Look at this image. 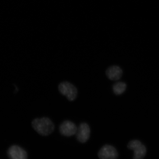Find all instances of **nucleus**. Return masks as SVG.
<instances>
[{"instance_id":"obj_8","label":"nucleus","mask_w":159,"mask_h":159,"mask_svg":"<svg viewBox=\"0 0 159 159\" xmlns=\"http://www.w3.org/2000/svg\"><path fill=\"white\" fill-rule=\"evenodd\" d=\"M106 76L112 80H119L122 75V69L117 66H111L106 71Z\"/></svg>"},{"instance_id":"obj_6","label":"nucleus","mask_w":159,"mask_h":159,"mask_svg":"<svg viewBox=\"0 0 159 159\" xmlns=\"http://www.w3.org/2000/svg\"><path fill=\"white\" fill-rule=\"evenodd\" d=\"M76 136L77 140L81 143L87 142L90 135V129L87 123L83 122L80 125L77 129Z\"/></svg>"},{"instance_id":"obj_1","label":"nucleus","mask_w":159,"mask_h":159,"mask_svg":"<svg viewBox=\"0 0 159 159\" xmlns=\"http://www.w3.org/2000/svg\"><path fill=\"white\" fill-rule=\"evenodd\" d=\"M31 125L38 133L43 136L49 135L54 131V123L47 117L34 119Z\"/></svg>"},{"instance_id":"obj_9","label":"nucleus","mask_w":159,"mask_h":159,"mask_svg":"<svg viewBox=\"0 0 159 159\" xmlns=\"http://www.w3.org/2000/svg\"><path fill=\"white\" fill-rule=\"evenodd\" d=\"M126 89V84L123 82H119L113 86V90L114 93L116 95H121L124 93Z\"/></svg>"},{"instance_id":"obj_2","label":"nucleus","mask_w":159,"mask_h":159,"mask_svg":"<svg viewBox=\"0 0 159 159\" xmlns=\"http://www.w3.org/2000/svg\"><path fill=\"white\" fill-rule=\"evenodd\" d=\"M58 90L60 93L66 96L70 101H74L77 98V89L70 83L67 81L61 83L58 85Z\"/></svg>"},{"instance_id":"obj_7","label":"nucleus","mask_w":159,"mask_h":159,"mask_svg":"<svg viewBox=\"0 0 159 159\" xmlns=\"http://www.w3.org/2000/svg\"><path fill=\"white\" fill-rule=\"evenodd\" d=\"M10 159H28L27 152L18 145H12L8 151Z\"/></svg>"},{"instance_id":"obj_3","label":"nucleus","mask_w":159,"mask_h":159,"mask_svg":"<svg viewBox=\"0 0 159 159\" xmlns=\"http://www.w3.org/2000/svg\"><path fill=\"white\" fill-rule=\"evenodd\" d=\"M127 147L129 149L134 151V159H143L146 155V147L139 140L130 141Z\"/></svg>"},{"instance_id":"obj_5","label":"nucleus","mask_w":159,"mask_h":159,"mask_svg":"<svg viewBox=\"0 0 159 159\" xmlns=\"http://www.w3.org/2000/svg\"><path fill=\"white\" fill-rule=\"evenodd\" d=\"M77 128L76 125L71 121L66 120L61 124L59 127L60 133L65 136L70 137L77 133Z\"/></svg>"},{"instance_id":"obj_4","label":"nucleus","mask_w":159,"mask_h":159,"mask_svg":"<svg viewBox=\"0 0 159 159\" xmlns=\"http://www.w3.org/2000/svg\"><path fill=\"white\" fill-rule=\"evenodd\" d=\"M98 156L100 159H117L119 154L113 146L106 145L99 150Z\"/></svg>"}]
</instances>
